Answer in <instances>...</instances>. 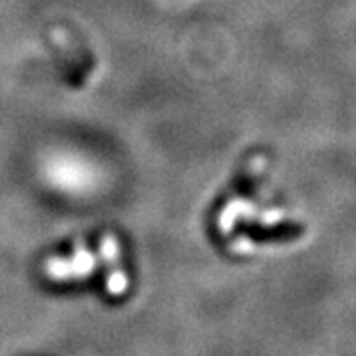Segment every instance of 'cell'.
I'll return each mask as SVG.
<instances>
[{"label": "cell", "instance_id": "obj_1", "mask_svg": "<svg viewBox=\"0 0 356 356\" xmlns=\"http://www.w3.org/2000/svg\"><path fill=\"white\" fill-rule=\"evenodd\" d=\"M99 266V257L91 254L83 245H77L72 259L64 257H54L46 264V275L54 281L67 280H86Z\"/></svg>", "mask_w": 356, "mask_h": 356}, {"label": "cell", "instance_id": "obj_2", "mask_svg": "<svg viewBox=\"0 0 356 356\" xmlns=\"http://www.w3.org/2000/svg\"><path fill=\"white\" fill-rule=\"evenodd\" d=\"M102 259L107 266V291L119 297L129 289V277L119 266V245L113 236H105L102 242Z\"/></svg>", "mask_w": 356, "mask_h": 356}]
</instances>
